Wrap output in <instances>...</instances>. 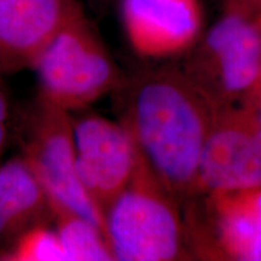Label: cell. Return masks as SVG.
<instances>
[{
  "label": "cell",
  "mask_w": 261,
  "mask_h": 261,
  "mask_svg": "<svg viewBox=\"0 0 261 261\" xmlns=\"http://www.w3.org/2000/svg\"><path fill=\"white\" fill-rule=\"evenodd\" d=\"M123 85L120 122L149 168L182 204L196 194L218 110L178 67L142 70Z\"/></svg>",
  "instance_id": "cell-1"
},
{
  "label": "cell",
  "mask_w": 261,
  "mask_h": 261,
  "mask_svg": "<svg viewBox=\"0 0 261 261\" xmlns=\"http://www.w3.org/2000/svg\"><path fill=\"white\" fill-rule=\"evenodd\" d=\"M104 221L114 260L191 259L180 202L163 187L139 152L128 184L108 208Z\"/></svg>",
  "instance_id": "cell-2"
},
{
  "label": "cell",
  "mask_w": 261,
  "mask_h": 261,
  "mask_svg": "<svg viewBox=\"0 0 261 261\" xmlns=\"http://www.w3.org/2000/svg\"><path fill=\"white\" fill-rule=\"evenodd\" d=\"M181 69L217 110L238 106L261 76V10L248 0H225L223 15Z\"/></svg>",
  "instance_id": "cell-3"
},
{
  "label": "cell",
  "mask_w": 261,
  "mask_h": 261,
  "mask_svg": "<svg viewBox=\"0 0 261 261\" xmlns=\"http://www.w3.org/2000/svg\"><path fill=\"white\" fill-rule=\"evenodd\" d=\"M39 94L68 112L116 91L122 75L81 4L33 65Z\"/></svg>",
  "instance_id": "cell-4"
},
{
  "label": "cell",
  "mask_w": 261,
  "mask_h": 261,
  "mask_svg": "<svg viewBox=\"0 0 261 261\" xmlns=\"http://www.w3.org/2000/svg\"><path fill=\"white\" fill-rule=\"evenodd\" d=\"M188 202L191 259L261 261V187L205 192Z\"/></svg>",
  "instance_id": "cell-5"
},
{
  "label": "cell",
  "mask_w": 261,
  "mask_h": 261,
  "mask_svg": "<svg viewBox=\"0 0 261 261\" xmlns=\"http://www.w3.org/2000/svg\"><path fill=\"white\" fill-rule=\"evenodd\" d=\"M21 145L22 156L47 195L92 221L106 236L104 218L84 191L76 174L71 113L38 93L23 116Z\"/></svg>",
  "instance_id": "cell-6"
},
{
  "label": "cell",
  "mask_w": 261,
  "mask_h": 261,
  "mask_svg": "<svg viewBox=\"0 0 261 261\" xmlns=\"http://www.w3.org/2000/svg\"><path fill=\"white\" fill-rule=\"evenodd\" d=\"M71 123L77 178L104 218L110 204L128 184L138 151L121 122L85 114L71 116Z\"/></svg>",
  "instance_id": "cell-7"
},
{
  "label": "cell",
  "mask_w": 261,
  "mask_h": 261,
  "mask_svg": "<svg viewBox=\"0 0 261 261\" xmlns=\"http://www.w3.org/2000/svg\"><path fill=\"white\" fill-rule=\"evenodd\" d=\"M261 187V130L243 108L218 110L198 166L196 194Z\"/></svg>",
  "instance_id": "cell-8"
},
{
  "label": "cell",
  "mask_w": 261,
  "mask_h": 261,
  "mask_svg": "<svg viewBox=\"0 0 261 261\" xmlns=\"http://www.w3.org/2000/svg\"><path fill=\"white\" fill-rule=\"evenodd\" d=\"M120 4L126 35L140 56H174L190 50L198 40V0H121Z\"/></svg>",
  "instance_id": "cell-9"
},
{
  "label": "cell",
  "mask_w": 261,
  "mask_h": 261,
  "mask_svg": "<svg viewBox=\"0 0 261 261\" xmlns=\"http://www.w3.org/2000/svg\"><path fill=\"white\" fill-rule=\"evenodd\" d=\"M79 0H15L0 10V69L33 68Z\"/></svg>",
  "instance_id": "cell-10"
},
{
  "label": "cell",
  "mask_w": 261,
  "mask_h": 261,
  "mask_svg": "<svg viewBox=\"0 0 261 261\" xmlns=\"http://www.w3.org/2000/svg\"><path fill=\"white\" fill-rule=\"evenodd\" d=\"M51 220L47 192L23 156L0 163V243Z\"/></svg>",
  "instance_id": "cell-11"
},
{
  "label": "cell",
  "mask_w": 261,
  "mask_h": 261,
  "mask_svg": "<svg viewBox=\"0 0 261 261\" xmlns=\"http://www.w3.org/2000/svg\"><path fill=\"white\" fill-rule=\"evenodd\" d=\"M48 196L52 220L69 261H110L112 250L99 227L71 210L69 205Z\"/></svg>",
  "instance_id": "cell-12"
},
{
  "label": "cell",
  "mask_w": 261,
  "mask_h": 261,
  "mask_svg": "<svg viewBox=\"0 0 261 261\" xmlns=\"http://www.w3.org/2000/svg\"><path fill=\"white\" fill-rule=\"evenodd\" d=\"M4 260L69 261L56 228H51L48 223L35 225L16 238L5 250Z\"/></svg>",
  "instance_id": "cell-13"
},
{
  "label": "cell",
  "mask_w": 261,
  "mask_h": 261,
  "mask_svg": "<svg viewBox=\"0 0 261 261\" xmlns=\"http://www.w3.org/2000/svg\"><path fill=\"white\" fill-rule=\"evenodd\" d=\"M238 106L252 116L261 130V76Z\"/></svg>",
  "instance_id": "cell-14"
},
{
  "label": "cell",
  "mask_w": 261,
  "mask_h": 261,
  "mask_svg": "<svg viewBox=\"0 0 261 261\" xmlns=\"http://www.w3.org/2000/svg\"><path fill=\"white\" fill-rule=\"evenodd\" d=\"M3 73L0 69V159L4 154L6 139H8V120H9V104L6 98V91L3 80Z\"/></svg>",
  "instance_id": "cell-15"
},
{
  "label": "cell",
  "mask_w": 261,
  "mask_h": 261,
  "mask_svg": "<svg viewBox=\"0 0 261 261\" xmlns=\"http://www.w3.org/2000/svg\"><path fill=\"white\" fill-rule=\"evenodd\" d=\"M12 2H15V0H0V10L4 9L5 6L10 5Z\"/></svg>",
  "instance_id": "cell-16"
},
{
  "label": "cell",
  "mask_w": 261,
  "mask_h": 261,
  "mask_svg": "<svg viewBox=\"0 0 261 261\" xmlns=\"http://www.w3.org/2000/svg\"><path fill=\"white\" fill-rule=\"evenodd\" d=\"M248 2H250L252 4L255 5L256 8H259L261 10V0H248Z\"/></svg>",
  "instance_id": "cell-17"
},
{
  "label": "cell",
  "mask_w": 261,
  "mask_h": 261,
  "mask_svg": "<svg viewBox=\"0 0 261 261\" xmlns=\"http://www.w3.org/2000/svg\"><path fill=\"white\" fill-rule=\"evenodd\" d=\"M5 256V249H0V260H4Z\"/></svg>",
  "instance_id": "cell-18"
},
{
  "label": "cell",
  "mask_w": 261,
  "mask_h": 261,
  "mask_svg": "<svg viewBox=\"0 0 261 261\" xmlns=\"http://www.w3.org/2000/svg\"><path fill=\"white\" fill-rule=\"evenodd\" d=\"M99 2H103V3H120L121 0H99Z\"/></svg>",
  "instance_id": "cell-19"
}]
</instances>
